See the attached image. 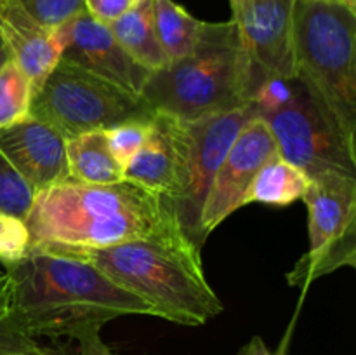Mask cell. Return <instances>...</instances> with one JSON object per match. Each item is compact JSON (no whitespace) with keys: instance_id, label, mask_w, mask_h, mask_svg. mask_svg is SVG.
Instances as JSON below:
<instances>
[{"instance_id":"obj_1","label":"cell","mask_w":356,"mask_h":355,"mask_svg":"<svg viewBox=\"0 0 356 355\" xmlns=\"http://www.w3.org/2000/svg\"><path fill=\"white\" fill-rule=\"evenodd\" d=\"M10 285L7 319L31 336L73 338L125 315H152V306L115 284L89 261L49 246H30L3 265Z\"/></svg>"},{"instance_id":"obj_2","label":"cell","mask_w":356,"mask_h":355,"mask_svg":"<svg viewBox=\"0 0 356 355\" xmlns=\"http://www.w3.org/2000/svg\"><path fill=\"white\" fill-rule=\"evenodd\" d=\"M24 221L31 246L104 249L134 240L188 239L162 197L125 180L113 184L59 181L35 191Z\"/></svg>"},{"instance_id":"obj_3","label":"cell","mask_w":356,"mask_h":355,"mask_svg":"<svg viewBox=\"0 0 356 355\" xmlns=\"http://www.w3.org/2000/svg\"><path fill=\"white\" fill-rule=\"evenodd\" d=\"M38 246L89 261L115 284L148 303L160 319L204 326L222 312L221 299L204 274L202 251L188 239L134 240L104 249Z\"/></svg>"},{"instance_id":"obj_4","label":"cell","mask_w":356,"mask_h":355,"mask_svg":"<svg viewBox=\"0 0 356 355\" xmlns=\"http://www.w3.org/2000/svg\"><path fill=\"white\" fill-rule=\"evenodd\" d=\"M256 79L235 19L202 23L193 51L149 73L141 96L183 122L249 108Z\"/></svg>"},{"instance_id":"obj_5","label":"cell","mask_w":356,"mask_h":355,"mask_svg":"<svg viewBox=\"0 0 356 355\" xmlns=\"http://www.w3.org/2000/svg\"><path fill=\"white\" fill-rule=\"evenodd\" d=\"M292 35L298 75L356 138V13L336 0H294Z\"/></svg>"},{"instance_id":"obj_6","label":"cell","mask_w":356,"mask_h":355,"mask_svg":"<svg viewBox=\"0 0 356 355\" xmlns=\"http://www.w3.org/2000/svg\"><path fill=\"white\" fill-rule=\"evenodd\" d=\"M263 118L277 143L278 155L309 178L325 173L356 176V141L320 94L302 79H291V94Z\"/></svg>"},{"instance_id":"obj_7","label":"cell","mask_w":356,"mask_h":355,"mask_svg":"<svg viewBox=\"0 0 356 355\" xmlns=\"http://www.w3.org/2000/svg\"><path fill=\"white\" fill-rule=\"evenodd\" d=\"M153 113L141 94L129 93L65 59H59L35 90L30 108L31 117L54 127L65 139Z\"/></svg>"},{"instance_id":"obj_8","label":"cell","mask_w":356,"mask_h":355,"mask_svg":"<svg viewBox=\"0 0 356 355\" xmlns=\"http://www.w3.org/2000/svg\"><path fill=\"white\" fill-rule=\"evenodd\" d=\"M308 209L309 249L287 274L292 287H308L339 268L356 267V176L309 178L302 195Z\"/></svg>"},{"instance_id":"obj_9","label":"cell","mask_w":356,"mask_h":355,"mask_svg":"<svg viewBox=\"0 0 356 355\" xmlns=\"http://www.w3.org/2000/svg\"><path fill=\"white\" fill-rule=\"evenodd\" d=\"M250 117L252 111L242 108L186 122L190 131L186 174L179 195L170 202L169 207L184 235L200 251L207 240L202 232V211L209 190L226 152Z\"/></svg>"},{"instance_id":"obj_10","label":"cell","mask_w":356,"mask_h":355,"mask_svg":"<svg viewBox=\"0 0 356 355\" xmlns=\"http://www.w3.org/2000/svg\"><path fill=\"white\" fill-rule=\"evenodd\" d=\"M292 3L294 0H240L232 7V19L238 26L256 86L270 77L298 75Z\"/></svg>"},{"instance_id":"obj_11","label":"cell","mask_w":356,"mask_h":355,"mask_svg":"<svg viewBox=\"0 0 356 355\" xmlns=\"http://www.w3.org/2000/svg\"><path fill=\"white\" fill-rule=\"evenodd\" d=\"M278 153L277 143L263 118L250 117L226 152L202 211L205 239L229 214L245 205L247 191L261 167Z\"/></svg>"},{"instance_id":"obj_12","label":"cell","mask_w":356,"mask_h":355,"mask_svg":"<svg viewBox=\"0 0 356 355\" xmlns=\"http://www.w3.org/2000/svg\"><path fill=\"white\" fill-rule=\"evenodd\" d=\"M61 59L117 84L129 93L141 94L149 72L122 49L110 26L94 19L86 9L54 28Z\"/></svg>"},{"instance_id":"obj_13","label":"cell","mask_w":356,"mask_h":355,"mask_svg":"<svg viewBox=\"0 0 356 355\" xmlns=\"http://www.w3.org/2000/svg\"><path fill=\"white\" fill-rule=\"evenodd\" d=\"M188 152L190 131L186 122L155 111L145 143L124 167V180L170 204L183 188Z\"/></svg>"},{"instance_id":"obj_14","label":"cell","mask_w":356,"mask_h":355,"mask_svg":"<svg viewBox=\"0 0 356 355\" xmlns=\"http://www.w3.org/2000/svg\"><path fill=\"white\" fill-rule=\"evenodd\" d=\"M65 141L54 127L31 115L0 129V152L35 191L70 180Z\"/></svg>"},{"instance_id":"obj_15","label":"cell","mask_w":356,"mask_h":355,"mask_svg":"<svg viewBox=\"0 0 356 355\" xmlns=\"http://www.w3.org/2000/svg\"><path fill=\"white\" fill-rule=\"evenodd\" d=\"M0 37L35 94L61 59L54 28L35 19L19 0H0Z\"/></svg>"},{"instance_id":"obj_16","label":"cell","mask_w":356,"mask_h":355,"mask_svg":"<svg viewBox=\"0 0 356 355\" xmlns=\"http://www.w3.org/2000/svg\"><path fill=\"white\" fill-rule=\"evenodd\" d=\"M70 180L86 184H113L124 181V167L115 160L106 132L89 131L66 138Z\"/></svg>"},{"instance_id":"obj_17","label":"cell","mask_w":356,"mask_h":355,"mask_svg":"<svg viewBox=\"0 0 356 355\" xmlns=\"http://www.w3.org/2000/svg\"><path fill=\"white\" fill-rule=\"evenodd\" d=\"M108 26L131 59L149 73L169 65L153 24V0L136 3Z\"/></svg>"},{"instance_id":"obj_18","label":"cell","mask_w":356,"mask_h":355,"mask_svg":"<svg viewBox=\"0 0 356 355\" xmlns=\"http://www.w3.org/2000/svg\"><path fill=\"white\" fill-rule=\"evenodd\" d=\"M308 184V174L277 153L261 167L257 176L254 178L247 191L245 205L266 204L285 207L294 204L296 200H301Z\"/></svg>"},{"instance_id":"obj_19","label":"cell","mask_w":356,"mask_h":355,"mask_svg":"<svg viewBox=\"0 0 356 355\" xmlns=\"http://www.w3.org/2000/svg\"><path fill=\"white\" fill-rule=\"evenodd\" d=\"M202 23L174 0H153V24L169 63L193 51Z\"/></svg>"},{"instance_id":"obj_20","label":"cell","mask_w":356,"mask_h":355,"mask_svg":"<svg viewBox=\"0 0 356 355\" xmlns=\"http://www.w3.org/2000/svg\"><path fill=\"white\" fill-rule=\"evenodd\" d=\"M33 87L13 59L0 70V129L30 117Z\"/></svg>"},{"instance_id":"obj_21","label":"cell","mask_w":356,"mask_h":355,"mask_svg":"<svg viewBox=\"0 0 356 355\" xmlns=\"http://www.w3.org/2000/svg\"><path fill=\"white\" fill-rule=\"evenodd\" d=\"M33 188L0 152V211L24 219L33 204Z\"/></svg>"},{"instance_id":"obj_22","label":"cell","mask_w":356,"mask_h":355,"mask_svg":"<svg viewBox=\"0 0 356 355\" xmlns=\"http://www.w3.org/2000/svg\"><path fill=\"white\" fill-rule=\"evenodd\" d=\"M149 118H132L106 129V139L115 160L125 167L129 160L139 152L149 131Z\"/></svg>"},{"instance_id":"obj_23","label":"cell","mask_w":356,"mask_h":355,"mask_svg":"<svg viewBox=\"0 0 356 355\" xmlns=\"http://www.w3.org/2000/svg\"><path fill=\"white\" fill-rule=\"evenodd\" d=\"M31 246L26 221L0 211V263L9 265L21 260Z\"/></svg>"},{"instance_id":"obj_24","label":"cell","mask_w":356,"mask_h":355,"mask_svg":"<svg viewBox=\"0 0 356 355\" xmlns=\"http://www.w3.org/2000/svg\"><path fill=\"white\" fill-rule=\"evenodd\" d=\"M24 9L49 28H58L83 10V0H19Z\"/></svg>"},{"instance_id":"obj_25","label":"cell","mask_w":356,"mask_h":355,"mask_svg":"<svg viewBox=\"0 0 356 355\" xmlns=\"http://www.w3.org/2000/svg\"><path fill=\"white\" fill-rule=\"evenodd\" d=\"M0 355H59V352L38 343L37 338L6 317L0 322Z\"/></svg>"},{"instance_id":"obj_26","label":"cell","mask_w":356,"mask_h":355,"mask_svg":"<svg viewBox=\"0 0 356 355\" xmlns=\"http://www.w3.org/2000/svg\"><path fill=\"white\" fill-rule=\"evenodd\" d=\"M83 7L94 19L110 24L127 13L132 3L131 0H83Z\"/></svg>"},{"instance_id":"obj_27","label":"cell","mask_w":356,"mask_h":355,"mask_svg":"<svg viewBox=\"0 0 356 355\" xmlns=\"http://www.w3.org/2000/svg\"><path fill=\"white\" fill-rule=\"evenodd\" d=\"M101 329H87L73 338L76 343L73 355H117L101 338Z\"/></svg>"},{"instance_id":"obj_28","label":"cell","mask_w":356,"mask_h":355,"mask_svg":"<svg viewBox=\"0 0 356 355\" xmlns=\"http://www.w3.org/2000/svg\"><path fill=\"white\" fill-rule=\"evenodd\" d=\"M10 312V285L6 270H0V322Z\"/></svg>"},{"instance_id":"obj_29","label":"cell","mask_w":356,"mask_h":355,"mask_svg":"<svg viewBox=\"0 0 356 355\" xmlns=\"http://www.w3.org/2000/svg\"><path fill=\"white\" fill-rule=\"evenodd\" d=\"M238 355H273V354H271L270 348L266 347L263 338L254 336L245 347H242V350L238 352Z\"/></svg>"},{"instance_id":"obj_30","label":"cell","mask_w":356,"mask_h":355,"mask_svg":"<svg viewBox=\"0 0 356 355\" xmlns=\"http://www.w3.org/2000/svg\"><path fill=\"white\" fill-rule=\"evenodd\" d=\"M9 59H10V54H9V51H7L6 44H3L2 37H0V70H2V66L6 65V63L9 61Z\"/></svg>"},{"instance_id":"obj_31","label":"cell","mask_w":356,"mask_h":355,"mask_svg":"<svg viewBox=\"0 0 356 355\" xmlns=\"http://www.w3.org/2000/svg\"><path fill=\"white\" fill-rule=\"evenodd\" d=\"M336 2L343 3V6L348 7V9L355 10V13H356V0H336Z\"/></svg>"},{"instance_id":"obj_32","label":"cell","mask_w":356,"mask_h":355,"mask_svg":"<svg viewBox=\"0 0 356 355\" xmlns=\"http://www.w3.org/2000/svg\"><path fill=\"white\" fill-rule=\"evenodd\" d=\"M240 2V0H229V6H235V3H238Z\"/></svg>"},{"instance_id":"obj_33","label":"cell","mask_w":356,"mask_h":355,"mask_svg":"<svg viewBox=\"0 0 356 355\" xmlns=\"http://www.w3.org/2000/svg\"><path fill=\"white\" fill-rule=\"evenodd\" d=\"M139 2H143V0H131L132 6H136V3H139Z\"/></svg>"},{"instance_id":"obj_34","label":"cell","mask_w":356,"mask_h":355,"mask_svg":"<svg viewBox=\"0 0 356 355\" xmlns=\"http://www.w3.org/2000/svg\"><path fill=\"white\" fill-rule=\"evenodd\" d=\"M59 355H72L70 352H59Z\"/></svg>"}]
</instances>
